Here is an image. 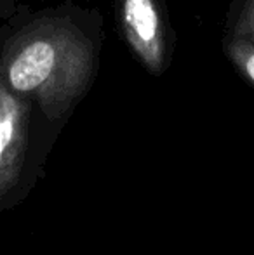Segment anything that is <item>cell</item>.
Masks as SVG:
<instances>
[{"mask_svg":"<svg viewBox=\"0 0 254 255\" xmlns=\"http://www.w3.org/2000/svg\"><path fill=\"white\" fill-rule=\"evenodd\" d=\"M99 49L98 12L42 10L0 42V80L59 130L94 84Z\"/></svg>","mask_w":254,"mask_h":255,"instance_id":"cell-1","label":"cell"},{"mask_svg":"<svg viewBox=\"0 0 254 255\" xmlns=\"http://www.w3.org/2000/svg\"><path fill=\"white\" fill-rule=\"evenodd\" d=\"M58 132L0 80V214L23 203L42 179Z\"/></svg>","mask_w":254,"mask_h":255,"instance_id":"cell-2","label":"cell"},{"mask_svg":"<svg viewBox=\"0 0 254 255\" xmlns=\"http://www.w3.org/2000/svg\"><path fill=\"white\" fill-rule=\"evenodd\" d=\"M122 37L136 59L153 77L169 66L173 31L162 0H117Z\"/></svg>","mask_w":254,"mask_h":255,"instance_id":"cell-3","label":"cell"},{"mask_svg":"<svg viewBox=\"0 0 254 255\" xmlns=\"http://www.w3.org/2000/svg\"><path fill=\"white\" fill-rule=\"evenodd\" d=\"M225 54L239 70V73L254 85V42L232 35L225 40Z\"/></svg>","mask_w":254,"mask_h":255,"instance_id":"cell-4","label":"cell"},{"mask_svg":"<svg viewBox=\"0 0 254 255\" xmlns=\"http://www.w3.org/2000/svg\"><path fill=\"white\" fill-rule=\"evenodd\" d=\"M232 35L244 37L248 40L254 42V0H249L244 9H242V12L239 14Z\"/></svg>","mask_w":254,"mask_h":255,"instance_id":"cell-5","label":"cell"},{"mask_svg":"<svg viewBox=\"0 0 254 255\" xmlns=\"http://www.w3.org/2000/svg\"><path fill=\"white\" fill-rule=\"evenodd\" d=\"M17 10V0H0V17H12Z\"/></svg>","mask_w":254,"mask_h":255,"instance_id":"cell-6","label":"cell"}]
</instances>
